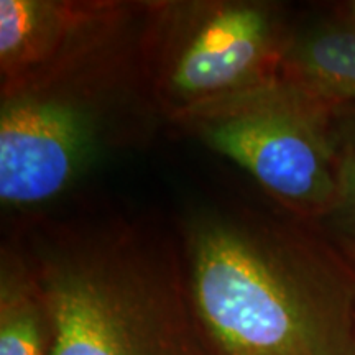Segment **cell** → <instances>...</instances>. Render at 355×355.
I'll return each instance as SVG.
<instances>
[{"label":"cell","mask_w":355,"mask_h":355,"mask_svg":"<svg viewBox=\"0 0 355 355\" xmlns=\"http://www.w3.org/2000/svg\"><path fill=\"white\" fill-rule=\"evenodd\" d=\"M51 324L25 259L3 254L0 270V355H50Z\"/></svg>","instance_id":"8"},{"label":"cell","mask_w":355,"mask_h":355,"mask_svg":"<svg viewBox=\"0 0 355 355\" xmlns=\"http://www.w3.org/2000/svg\"><path fill=\"white\" fill-rule=\"evenodd\" d=\"M114 40L53 76L2 96L0 201L32 209L55 201L96 165L110 141L107 91Z\"/></svg>","instance_id":"4"},{"label":"cell","mask_w":355,"mask_h":355,"mask_svg":"<svg viewBox=\"0 0 355 355\" xmlns=\"http://www.w3.org/2000/svg\"><path fill=\"white\" fill-rule=\"evenodd\" d=\"M51 324L50 355H220L184 263L125 225L40 234L26 259Z\"/></svg>","instance_id":"2"},{"label":"cell","mask_w":355,"mask_h":355,"mask_svg":"<svg viewBox=\"0 0 355 355\" xmlns=\"http://www.w3.org/2000/svg\"><path fill=\"white\" fill-rule=\"evenodd\" d=\"M354 355H355V354H354Z\"/></svg>","instance_id":"12"},{"label":"cell","mask_w":355,"mask_h":355,"mask_svg":"<svg viewBox=\"0 0 355 355\" xmlns=\"http://www.w3.org/2000/svg\"><path fill=\"white\" fill-rule=\"evenodd\" d=\"M278 76L345 107L355 101V28L327 26L288 42Z\"/></svg>","instance_id":"7"},{"label":"cell","mask_w":355,"mask_h":355,"mask_svg":"<svg viewBox=\"0 0 355 355\" xmlns=\"http://www.w3.org/2000/svg\"><path fill=\"white\" fill-rule=\"evenodd\" d=\"M288 42L270 6L227 2L193 7L176 17L163 46L157 87L180 119L278 76Z\"/></svg>","instance_id":"5"},{"label":"cell","mask_w":355,"mask_h":355,"mask_svg":"<svg viewBox=\"0 0 355 355\" xmlns=\"http://www.w3.org/2000/svg\"><path fill=\"white\" fill-rule=\"evenodd\" d=\"M354 12H355V7H354Z\"/></svg>","instance_id":"11"},{"label":"cell","mask_w":355,"mask_h":355,"mask_svg":"<svg viewBox=\"0 0 355 355\" xmlns=\"http://www.w3.org/2000/svg\"><path fill=\"white\" fill-rule=\"evenodd\" d=\"M340 109L277 76L265 86L201 105L180 121L288 211L319 222L339 191Z\"/></svg>","instance_id":"3"},{"label":"cell","mask_w":355,"mask_h":355,"mask_svg":"<svg viewBox=\"0 0 355 355\" xmlns=\"http://www.w3.org/2000/svg\"><path fill=\"white\" fill-rule=\"evenodd\" d=\"M194 311L220 355H354L355 268L327 239L206 212L184 230Z\"/></svg>","instance_id":"1"},{"label":"cell","mask_w":355,"mask_h":355,"mask_svg":"<svg viewBox=\"0 0 355 355\" xmlns=\"http://www.w3.org/2000/svg\"><path fill=\"white\" fill-rule=\"evenodd\" d=\"M125 8L50 0L0 2L2 96L78 63L115 37Z\"/></svg>","instance_id":"6"},{"label":"cell","mask_w":355,"mask_h":355,"mask_svg":"<svg viewBox=\"0 0 355 355\" xmlns=\"http://www.w3.org/2000/svg\"><path fill=\"white\" fill-rule=\"evenodd\" d=\"M337 135L343 146L355 150V110H350L349 105L340 109L337 115Z\"/></svg>","instance_id":"10"},{"label":"cell","mask_w":355,"mask_h":355,"mask_svg":"<svg viewBox=\"0 0 355 355\" xmlns=\"http://www.w3.org/2000/svg\"><path fill=\"white\" fill-rule=\"evenodd\" d=\"M319 222L327 230V241L355 268V150L350 146L343 148L334 206Z\"/></svg>","instance_id":"9"}]
</instances>
